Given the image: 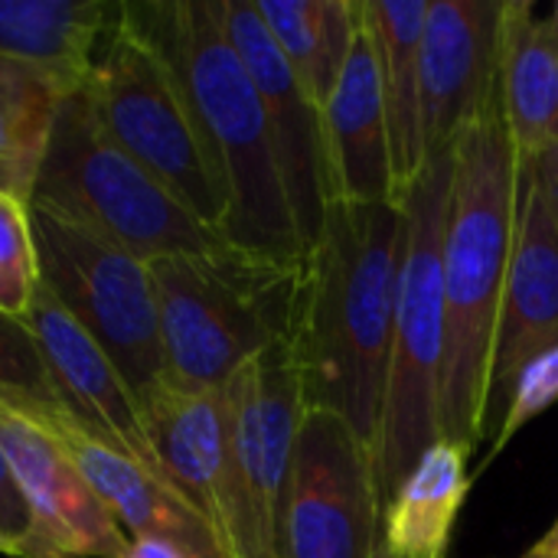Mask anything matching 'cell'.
Masks as SVG:
<instances>
[{"label":"cell","mask_w":558,"mask_h":558,"mask_svg":"<svg viewBox=\"0 0 558 558\" xmlns=\"http://www.w3.org/2000/svg\"><path fill=\"white\" fill-rule=\"evenodd\" d=\"M402 252V206L330 203L320 242L301 258L291 350L304 405L340 415L369 451L389 373Z\"/></svg>","instance_id":"cell-1"},{"label":"cell","mask_w":558,"mask_h":558,"mask_svg":"<svg viewBox=\"0 0 558 558\" xmlns=\"http://www.w3.org/2000/svg\"><path fill=\"white\" fill-rule=\"evenodd\" d=\"M124 13L180 78L226 193L219 239L248 255L301 262L265 105L226 33L222 0H134Z\"/></svg>","instance_id":"cell-2"},{"label":"cell","mask_w":558,"mask_h":558,"mask_svg":"<svg viewBox=\"0 0 558 558\" xmlns=\"http://www.w3.org/2000/svg\"><path fill=\"white\" fill-rule=\"evenodd\" d=\"M520 167L504 121L500 85L454 141L445 229V373L441 438L481 445L497 314L517 239Z\"/></svg>","instance_id":"cell-3"},{"label":"cell","mask_w":558,"mask_h":558,"mask_svg":"<svg viewBox=\"0 0 558 558\" xmlns=\"http://www.w3.org/2000/svg\"><path fill=\"white\" fill-rule=\"evenodd\" d=\"M454 147L432 154L402 193L405 252L392 324L389 373L373 445V471L383 510L399 494L418 458L441 441L445 373V229L451 206Z\"/></svg>","instance_id":"cell-4"},{"label":"cell","mask_w":558,"mask_h":558,"mask_svg":"<svg viewBox=\"0 0 558 558\" xmlns=\"http://www.w3.org/2000/svg\"><path fill=\"white\" fill-rule=\"evenodd\" d=\"M163 376L183 389H222L248 360L294 337L301 262L216 245L150 262Z\"/></svg>","instance_id":"cell-5"},{"label":"cell","mask_w":558,"mask_h":558,"mask_svg":"<svg viewBox=\"0 0 558 558\" xmlns=\"http://www.w3.org/2000/svg\"><path fill=\"white\" fill-rule=\"evenodd\" d=\"M29 203L46 206L131 255H206L222 239L128 157L98 121L85 88L59 101Z\"/></svg>","instance_id":"cell-6"},{"label":"cell","mask_w":558,"mask_h":558,"mask_svg":"<svg viewBox=\"0 0 558 558\" xmlns=\"http://www.w3.org/2000/svg\"><path fill=\"white\" fill-rule=\"evenodd\" d=\"M85 92L111 141L219 235L226 193L180 78L154 39L124 13V3Z\"/></svg>","instance_id":"cell-7"},{"label":"cell","mask_w":558,"mask_h":558,"mask_svg":"<svg viewBox=\"0 0 558 558\" xmlns=\"http://www.w3.org/2000/svg\"><path fill=\"white\" fill-rule=\"evenodd\" d=\"M39 278L65 314L108 353L134 396L163 376L150 262L29 203Z\"/></svg>","instance_id":"cell-8"},{"label":"cell","mask_w":558,"mask_h":558,"mask_svg":"<svg viewBox=\"0 0 558 558\" xmlns=\"http://www.w3.org/2000/svg\"><path fill=\"white\" fill-rule=\"evenodd\" d=\"M229 526L226 558H278L281 497L304 418V383L291 340L248 360L226 386Z\"/></svg>","instance_id":"cell-9"},{"label":"cell","mask_w":558,"mask_h":558,"mask_svg":"<svg viewBox=\"0 0 558 558\" xmlns=\"http://www.w3.org/2000/svg\"><path fill=\"white\" fill-rule=\"evenodd\" d=\"M379 549L373 451L340 415L304 409L281 497L278 558H373Z\"/></svg>","instance_id":"cell-10"},{"label":"cell","mask_w":558,"mask_h":558,"mask_svg":"<svg viewBox=\"0 0 558 558\" xmlns=\"http://www.w3.org/2000/svg\"><path fill=\"white\" fill-rule=\"evenodd\" d=\"M222 23L262 95L294 232L301 242V255H307L320 242L327 209L333 203L324 111L278 49L275 36L255 10V0H222Z\"/></svg>","instance_id":"cell-11"},{"label":"cell","mask_w":558,"mask_h":558,"mask_svg":"<svg viewBox=\"0 0 558 558\" xmlns=\"http://www.w3.org/2000/svg\"><path fill=\"white\" fill-rule=\"evenodd\" d=\"M558 347V219L543 193L536 163L520 167L517 239L497 314L481 445L504 428L517 376L526 363Z\"/></svg>","instance_id":"cell-12"},{"label":"cell","mask_w":558,"mask_h":558,"mask_svg":"<svg viewBox=\"0 0 558 558\" xmlns=\"http://www.w3.org/2000/svg\"><path fill=\"white\" fill-rule=\"evenodd\" d=\"M0 454L29 507L26 558H121L128 533L114 523L59 438L0 399Z\"/></svg>","instance_id":"cell-13"},{"label":"cell","mask_w":558,"mask_h":558,"mask_svg":"<svg viewBox=\"0 0 558 558\" xmlns=\"http://www.w3.org/2000/svg\"><path fill=\"white\" fill-rule=\"evenodd\" d=\"M26 327L33 330L43 353L52 396L72 418V425L92 441L121 451L124 458L167 481L160 458L147 438L137 396L108 360V353L65 314V307L52 298L46 284H39L33 298Z\"/></svg>","instance_id":"cell-14"},{"label":"cell","mask_w":558,"mask_h":558,"mask_svg":"<svg viewBox=\"0 0 558 558\" xmlns=\"http://www.w3.org/2000/svg\"><path fill=\"white\" fill-rule=\"evenodd\" d=\"M500 0H432L418 49L425 154L454 147L500 85Z\"/></svg>","instance_id":"cell-15"},{"label":"cell","mask_w":558,"mask_h":558,"mask_svg":"<svg viewBox=\"0 0 558 558\" xmlns=\"http://www.w3.org/2000/svg\"><path fill=\"white\" fill-rule=\"evenodd\" d=\"M0 399L20 405L59 438L78 474L88 481L95 497L105 504V510L131 539L160 536L183 546L196 558H226L206 520L180 497V490L170 481L150 474L147 468L124 458L121 451L92 441L85 432L72 425V418L62 412L59 402H36L23 396H0Z\"/></svg>","instance_id":"cell-16"},{"label":"cell","mask_w":558,"mask_h":558,"mask_svg":"<svg viewBox=\"0 0 558 558\" xmlns=\"http://www.w3.org/2000/svg\"><path fill=\"white\" fill-rule=\"evenodd\" d=\"M324 137H327L333 203H353V206L396 203L389 118H386L379 43H376L369 0H363L360 29L327 95Z\"/></svg>","instance_id":"cell-17"},{"label":"cell","mask_w":558,"mask_h":558,"mask_svg":"<svg viewBox=\"0 0 558 558\" xmlns=\"http://www.w3.org/2000/svg\"><path fill=\"white\" fill-rule=\"evenodd\" d=\"M137 405L167 481L206 520L226 556L229 445L222 389H183L160 376L137 396Z\"/></svg>","instance_id":"cell-18"},{"label":"cell","mask_w":558,"mask_h":558,"mask_svg":"<svg viewBox=\"0 0 558 558\" xmlns=\"http://www.w3.org/2000/svg\"><path fill=\"white\" fill-rule=\"evenodd\" d=\"M118 10L108 0H0V56L72 95L88 85Z\"/></svg>","instance_id":"cell-19"},{"label":"cell","mask_w":558,"mask_h":558,"mask_svg":"<svg viewBox=\"0 0 558 558\" xmlns=\"http://www.w3.org/2000/svg\"><path fill=\"white\" fill-rule=\"evenodd\" d=\"M500 105L517 167L536 163L558 137V33L523 0L504 3Z\"/></svg>","instance_id":"cell-20"},{"label":"cell","mask_w":558,"mask_h":558,"mask_svg":"<svg viewBox=\"0 0 558 558\" xmlns=\"http://www.w3.org/2000/svg\"><path fill=\"white\" fill-rule=\"evenodd\" d=\"M468 445L435 441L399 494L383 510V549L389 558H448L458 517L474 487Z\"/></svg>","instance_id":"cell-21"},{"label":"cell","mask_w":558,"mask_h":558,"mask_svg":"<svg viewBox=\"0 0 558 558\" xmlns=\"http://www.w3.org/2000/svg\"><path fill=\"white\" fill-rule=\"evenodd\" d=\"M376 43H379V69H383V95L389 118V150H392V186L396 206L402 193L422 173L428 154L422 141V82H418V49L428 20L425 0H369Z\"/></svg>","instance_id":"cell-22"},{"label":"cell","mask_w":558,"mask_h":558,"mask_svg":"<svg viewBox=\"0 0 558 558\" xmlns=\"http://www.w3.org/2000/svg\"><path fill=\"white\" fill-rule=\"evenodd\" d=\"M255 10L324 111L360 29L363 0H255Z\"/></svg>","instance_id":"cell-23"},{"label":"cell","mask_w":558,"mask_h":558,"mask_svg":"<svg viewBox=\"0 0 558 558\" xmlns=\"http://www.w3.org/2000/svg\"><path fill=\"white\" fill-rule=\"evenodd\" d=\"M65 92L0 56V193L29 203Z\"/></svg>","instance_id":"cell-24"},{"label":"cell","mask_w":558,"mask_h":558,"mask_svg":"<svg viewBox=\"0 0 558 558\" xmlns=\"http://www.w3.org/2000/svg\"><path fill=\"white\" fill-rule=\"evenodd\" d=\"M39 255L29 222V203L0 193V311L26 320L39 291Z\"/></svg>","instance_id":"cell-25"},{"label":"cell","mask_w":558,"mask_h":558,"mask_svg":"<svg viewBox=\"0 0 558 558\" xmlns=\"http://www.w3.org/2000/svg\"><path fill=\"white\" fill-rule=\"evenodd\" d=\"M553 402H558V347L536 356L533 363L523 366V373L517 376V386H513V396H510V409H507V418H504V428L500 435L494 438L490 445V454L481 461V471H487V464L504 454L510 448V441L536 418L543 415Z\"/></svg>","instance_id":"cell-26"},{"label":"cell","mask_w":558,"mask_h":558,"mask_svg":"<svg viewBox=\"0 0 558 558\" xmlns=\"http://www.w3.org/2000/svg\"><path fill=\"white\" fill-rule=\"evenodd\" d=\"M0 396H23L36 402H56L43 353L26 320L0 311Z\"/></svg>","instance_id":"cell-27"},{"label":"cell","mask_w":558,"mask_h":558,"mask_svg":"<svg viewBox=\"0 0 558 558\" xmlns=\"http://www.w3.org/2000/svg\"><path fill=\"white\" fill-rule=\"evenodd\" d=\"M29 533H33V517L29 507L0 454V553L16 558H26L29 546Z\"/></svg>","instance_id":"cell-28"},{"label":"cell","mask_w":558,"mask_h":558,"mask_svg":"<svg viewBox=\"0 0 558 558\" xmlns=\"http://www.w3.org/2000/svg\"><path fill=\"white\" fill-rule=\"evenodd\" d=\"M121 558H196L193 553H186L183 546L170 543V539H160V536H141V539H131L124 556Z\"/></svg>","instance_id":"cell-29"},{"label":"cell","mask_w":558,"mask_h":558,"mask_svg":"<svg viewBox=\"0 0 558 558\" xmlns=\"http://www.w3.org/2000/svg\"><path fill=\"white\" fill-rule=\"evenodd\" d=\"M536 173H539V183H543V193L553 206L558 219V137L549 144V150L536 160Z\"/></svg>","instance_id":"cell-30"},{"label":"cell","mask_w":558,"mask_h":558,"mask_svg":"<svg viewBox=\"0 0 558 558\" xmlns=\"http://www.w3.org/2000/svg\"><path fill=\"white\" fill-rule=\"evenodd\" d=\"M520 558H558V520L553 523V530L543 539H536Z\"/></svg>","instance_id":"cell-31"},{"label":"cell","mask_w":558,"mask_h":558,"mask_svg":"<svg viewBox=\"0 0 558 558\" xmlns=\"http://www.w3.org/2000/svg\"><path fill=\"white\" fill-rule=\"evenodd\" d=\"M549 20H553V26H556V33H558V3L553 7V16H549Z\"/></svg>","instance_id":"cell-32"},{"label":"cell","mask_w":558,"mask_h":558,"mask_svg":"<svg viewBox=\"0 0 558 558\" xmlns=\"http://www.w3.org/2000/svg\"><path fill=\"white\" fill-rule=\"evenodd\" d=\"M373 558H389V556H386V549H379V553H376V556H373Z\"/></svg>","instance_id":"cell-33"}]
</instances>
